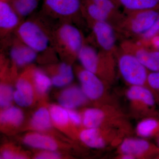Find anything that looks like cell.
<instances>
[{"instance_id": "2e32d148", "label": "cell", "mask_w": 159, "mask_h": 159, "mask_svg": "<svg viewBox=\"0 0 159 159\" xmlns=\"http://www.w3.org/2000/svg\"><path fill=\"white\" fill-rule=\"evenodd\" d=\"M123 11L159 10V0H112Z\"/></svg>"}, {"instance_id": "d590c367", "label": "cell", "mask_w": 159, "mask_h": 159, "mask_svg": "<svg viewBox=\"0 0 159 159\" xmlns=\"http://www.w3.org/2000/svg\"><path fill=\"white\" fill-rule=\"evenodd\" d=\"M4 1H8V2H9V1H10V0H4Z\"/></svg>"}, {"instance_id": "7c38bea8", "label": "cell", "mask_w": 159, "mask_h": 159, "mask_svg": "<svg viewBox=\"0 0 159 159\" xmlns=\"http://www.w3.org/2000/svg\"><path fill=\"white\" fill-rule=\"evenodd\" d=\"M43 6L47 11L60 16L82 15L81 0H44Z\"/></svg>"}, {"instance_id": "603a6c76", "label": "cell", "mask_w": 159, "mask_h": 159, "mask_svg": "<svg viewBox=\"0 0 159 159\" xmlns=\"http://www.w3.org/2000/svg\"><path fill=\"white\" fill-rule=\"evenodd\" d=\"M39 0H10L13 9L19 16H27L36 9Z\"/></svg>"}, {"instance_id": "484cf974", "label": "cell", "mask_w": 159, "mask_h": 159, "mask_svg": "<svg viewBox=\"0 0 159 159\" xmlns=\"http://www.w3.org/2000/svg\"><path fill=\"white\" fill-rule=\"evenodd\" d=\"M33 79L37 90L41 93H46L51 87L52 80L41 71L34 72Z\"/></svg>"}, {"instance_id": "7a4b0ae2", "label": "cell", "mask_w": 159, "mask_h": 159, "mask_svg": "<svg viewBox=\"0 0 159 159\" xmlns=\"http://www.w3.org/2000/svg\"><path fill=\"white\" fill-rule=\"evenodd\" d=\"M115 27L118 38L135 39L149 30L157 20L159 10H149L124 12Z\"/></svg>"}, {"instance_id": "52a82bcc", "label": "cell", "mask_w": 159, "mask_h": 159, "mask_svg": "<svg viewBox=\"0 0 159 159\" xmlns=\"http://www.w3.org/2000/svg\"><path fill=\"white\" fill-rule=\"evenodd\" d=\"M119 47L134 55L149 72L159 71V50L132 39L122 40Z\"/></svg>"}, {"instance_id": "9c48e42d", "label": "cell", "mask_w": 159, "mask_h": 159, "mask_svg": "<svg viewBox=\"0 0 159 159\" xmlns=\"http://www.w3.org/2000/svg\"><path fill=\"white\" fill-rule=\"evenodd\" d=\"M56 35L58 44L62 50L77 57L85 43L80 30L71 24L65 23L60 26Z\"/></svg>"}, {"instance_id": "d4e9b609", "label": "cell", "mask_w": 159, "mask_h": 159, "mask_svg": "<svg viewBox=\"0 0 159 159\" xmlns=\"http://www.w3.org/2000/svg\"><path fill=\"white\" fill-rule=\"evenodd\" d=\"M23 119L22 111L17 107H11L7 109L1 115V122L14 125H20Z\"/></svg>"}, {"instance_id": "ba28073f", "label": "cell", "mask_w": 159, "mask_h": 159, "mask_svg": "<svg viewBox=\"0 0 159 159\" xmlns=\"http://www.w3.org/2000/svg\"><path fill=\"white\" fill-rule=\"evenodd\" d=\"M99 51L116 56L119 46L117 45L118 37L113 26L107 22H92L88 23Z\"/></svg>"}, {"instance_id": "6da1fadb", "label": "cell", "mask_w": 159, "mask_h": 159, "mask_svg": "<svg viewBox=\"0 0 159 159\" xmlns=\"http://www.w3.org/2000/svg\"><path fill=\"white\" fill-rule=\"evenodd\" d=\"M83 67L94 73L103 81L113 83L116 77V57L84 43L77 56Z\"/></svg>"}, {"instance_id": "cb8c5ba5", "label": "cell", "mask_w": 159, "mask_h": 159, "mask_svg": "<svg viewBox=\"0 0 159 159\" xmlns=\"http://www.w3.org/2000/svg\"><path fill=\"white\" fill-rule=\"evenodd\" d=\"M31 125L38 130L48 129L51 126L50 115L45 108L39 109L34 114L31 120Z\"/></svg>"}, {"instance_id": "d6986e66", "label": "cell", "mask_w": 159, "mask_h": 159, "mask_svg": "<svg viewBox=\"0 0 159 159\" xmlns=\"http://www.w3.org/2000/svg\"><path fill=\"white\" fill-rule=\"evenodd\" d=\"M24 142L31 147L46 150L54 151L57 147V143L53 139L39 134H29L24 139Z\"/></svg>"}, {"instance_id": "8992f818", "label": "cell", "mask_w": 159, "mask_h": 159, "mask_svg": "<svg viewBox=\"0 0 159 159\" xmlns=\"http://www.w3.org/2000/svg\"><path fill=\"white\" fill-rule=\"evenodd\" d=\"M17 34L22 43L37 53L43 52L48 48L50 39L37 23L31 20L24 22L18 27Z\"/></svg>"}, {"instance_id": "8fae6325", "label": "cell", "mask_w": 159, "mask_h": 159, "mask_svg": "<svg viewBox=\"0 0 159 159\" xmlns=\"http://www.w3.org/2000/svg\"><path fill=\"white\" fill-rule=\"evenodd\" d=\"M78 78L81 89L87 98L97 100L103 97L105 92V85L107 84L97 75L83 68L78 72Z\"/></svg>"}, {"instance_id": "30bf717a", "label": "cell", "mask_w": 159, "mask_h": 159, "mask_svg": "<svg viewBox=\"0 0 159 159\" xmlns=\"http://www.w3.org/2000/svg\"><path fill=\"white\" fill-rule=\"evenodd\" d=\"M120 155L128 154L137 158H148L159 155V147L144 139L128 138L123 139L119 144Z\"/></svg>"}, {"instance_id": "9a60e30c", "label": "cell", "mask_w": 159, "mask_h": 159, "mask_svg": "<svg viewBox=\"0 0 159 159\" xmlns=\"http://www.w3.org/2000/svg\"><path fill=\"white\" fill-rule=\"evenodd\" d=\"M108 118V111L107 107L105 109L89 108L84 113L83 123L86 128H99L105 125Z\"/></svg>"}, {"instance_id": "4316f807", "label": "cell", "mask_w": 159, "mask_h": 159, "mask_svg": "<svg viewBox=\"0 0 159 159\" xmlns=\"http://www.w3.org/2000/svg\"><path fill=\"white\" fill-rule=\"evenodd\" d=\"M50 113L53 121L58 125H65L68 122V111L58 106H53L50 110Z\"/></svg>"}, {"instance_id": "5b68a950", "label": "cell", "mask_w": 159, "mask_h": 159, "mask_svg": "<svg viewBox=\"0 0 159 159\" xmlns=\"http://www.w3.org/2000/svg\"><path fill=\"white\" fill-rule=\"evenodd\" d=\"M125 133L115 128H103L101 130L99 128H87L80 132V138L89 147L102 148L107 145L120 144Z\"/></svg>"}, {"instance_id": "7402d4cb", "label": "cell", "mask_w": 159, "mask_h": 159, "mask_svg": "<svg viewBox=\"0 0 159 159\" xmlns=\"http://www.w3.org/2000/svg\"><path fill=\"white\" fill-rule=\"evenodd\" d=\"M107 13L115 20V27L118 25L124 16V12L112 0H91Z\"/></svg>"}, {"instance_id": "74e56055", "label": "cell", "mask_w": 159, "mask_h": 159, "mask_svg": "<svg viewBox=\"0 0 159 159\" xmlns=\"http://www.w3.org/2000/svg\"></svg>"}, {"instance_id": "e0dca14e", "label": "cell", "mask_w": 159, "mask_h": 159, "mask_svg": "<svg viewBox=\"0 0 159 159\" xmlns=\"http://www.w3.org/2000/svg\"><path fill=\"white\" fill-rule=\"evenodd\" d=\"M10 51L11 59L16 65L20 66L33 62L37 56L36 51L23 43L15 45Z\"/></svg>"}, {"instance_id": "f1b7e54d", "label": "cell", "mask_w": 159, "mask_h": 159, "mask_svg": "<svg viewBox=\"0 0 159 159\" xmlns=\"http://www.w3.org/2000/svg\"><path fill=\"white\" fill-rule=\"evenodd\" d=\"M13 91L9 85L2 84L0 87V105L2 107L9 106L13 98Z\"/></svg>"}, {"instance_id": "d6a6232c", "label": "cell", "mask_w": 159, "mask_h": 159, "mask_svg": "<svg viewBox=\"0 0 159 159\" xmlns=\"http://www.w3.org/2000/svg\"><path fill=\"white\" fill-rule=\"evenodd\" d=\"M59 155L54 152H46L40 154L36 157L37 159H56L59 158Z\"/></svg>"}, {"instance_id": "44dd1931", "label": "cell", "mask_w": 159, "mask_h": 159, "mask_svg": "<svg viewBox=\"0 0 159 159\" xmlns=\"http://www.w3.org/2000/svg\"><path fill=\"white\" fill-rule=\"evenodd\" d=\"M74 79L73 69L70 66L63 63L58 68V74L52 78V84L56 87H63L72 82Z\"/></svg>"}, {"instance_id": "4dcf8cb0", "label": "cell", "mask_w": 159, "mask_h": 159, "mask_svg": "<svg viewBox=\"0 0 159 159\" xmlns=\"http://www.w3.org/2000/svg\"><path fill=\"white\" fill-rule=\"evenodd\" d=\"M138 41L142 44L148 47H151L159 51V34L152 38L151 39L145 42H141Z\"/></svg>"}, {"instance_id": "4fadbf2b", "label": "cell", "mask_w": 159, "mask_h": 159, "mask_svg": "<svg viewBox=\"0 0 159 159\" xmlns=\"http://www.w3.org/2000/svg\"><path fill=\"white\" fill-rule=\"evenodd\" d=\"M19 24V16L8 1H0V29L1 33L13 30Z\"/></svg>"}, {"instance_id": "ac0fdd59", "label": "cell", "mask_w": 159, "mask_h": 159, "mask_svg": "<svg viewBox=\"0 0 159 159\" xmlns=\"http://www.w3.org/2000/svg\"><path fill=\"white\" fill-rule=\"evenodd\" d=\"M16 90L13 95L16 102L21 107H28L33 101V91L31 84L24 78L18 80L16 84Z\"/></svg>"}, {"instance_id": "ffe728a7", "label": "cell", "mask_w": 159, "mask_h": 159, "mask_svg": "<svg viewBox=\"0 0 159 159\" xmlns=\"http://www.w3.org/2000/svg\"><path fill=\"white\" fill-rule=\"evenodd\" d=\"M136 132L142 138H147L159 135V120L152 117L143 119L137 125Z\"/></svg>"}, {"instance_id": "8d00e7d4", "label": "cell", "mask_w": 159, "mask_h": 159, "mask_svg": "<svg viewBox=\"0 0 159 159\" xmlns=\"http://www.w3.org/2000/svg\"><path fill=\"white\" fill-rule=\"evenodd\" d=\"M157 157H159V155Z\"/></svg>"}, {"instance_id": "1f68e13d", "label": "cell", "mask_w": 159, "mask_h": 159, "mask_svg": "<svg viewBox=\"0 0 159 159\" xmlns=\"http://www.w3.org/2000/svg\"><path fill=\"white\" fill-rule=\"evenodd\" d=\"M69 119L75 125H79L81 123L82 119L79 114L73 111H68Z\"/></svg>"}, {"instance_id": "f546056e", "label": "cell", "mask_w": 159, "mask_h": 159, "mask_svg": "<svg viewBox=\"0 0 159 159\" xmlns=\"http://www.w3.org/2000/svg\"><path fill=\"white\" fill-rule=\"evenodd\" d=\"M159 34V13L157 20L154 23L150 29L148 30L144 34L138 38L137 40L141 42H145L149 40L152 38L158 35Z\"/></svg>"}, {"instance_id": "836d02e7", "label": "cell", "mask_w": 159, "mask_h": 159, "mask_svg": "<svg viewBox=\"0 0 159 159\" xmlns=\"http://www.w3.org/2000/svg\"><path fill=\"white\" fill-rule=\"evenodd\" d=\"M3 159H24V157L21 156L16 155V154L13 153L9 151H6L3 152L2 154Z\"/></svg>"}, {"instance_id": "277c9868", "label": "cell", "mask_w": 159, "mask_h": 159, "mask_svg": "<svg viewBox=\"0 0 159 159\" xmlns=\"http://www.w3.org/2000/svg\"><path fill=\"white\" fill-rule=\"evenodd\" d=\"M131 110L135 116L153 117L158 103L154 94L146 86H130L126 92Z\"/></svg>"}, {"instance_id": "5bb4252c", "label": "cell", "mask_w": 159, "mask_h": 159, "mask_svg": "<svg viewBox=\"0 0 159 159\" xmlns=\"http://www.w3.org/2000/svg\"><path fill=\"white\" fill-rule=\"evenodd\" d=\"M87 99L82 89L71 87L62 92L60 96L58 101L63 107L72 109L84 104Z\"/></svg>"}, {"instance_id": "3957f363", "label": "cell", "mask_w": 159, "mask_h": 159, "mask_svg": "<svg viewBox=\"0 0 159 159\" xmlns=\"http://www.w3.org/2000/svg\"><path fill=\"white\" fill-rule=\"evenodd\" d=\"M117 66L122 79L130 86H146L149 71L133 54L119 47L116 55Z\"/></svg>"}, {"instance_id": "83f0119b", "label": "cell", "mask_w": 159, "mask_h": 159, "mask_svg": "<svg viewBox=\"0 0 159 159\" xmlns=\"http://www.w3.org/2000/svg\"><path fill=\"white\" fill-rule=\"evenodd\" d=\"M147 86L154 94L159 103V71L149 72L147 80Z\"/></svg>"}, {"instance_id": "e575fe53", "label": "cell", "mask_w": 159, "mask_h": 159, "mask_svg": "<svg viewBox=\"0 0 159 159\" xmlns=\"http://www.w3.org/2000/svg\"><path fill=\"white\" fill-rule=\"evenodd\" d=\"M158 138V146L159 147V135L157 137Z\"/></svg>"}]
</instances>
